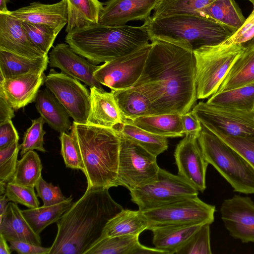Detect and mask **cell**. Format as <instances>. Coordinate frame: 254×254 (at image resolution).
I'll use <instances>...</instances> for the list:
<instances>
[{
	"label": "cell",
	"instance_id": "49",
	"mask_svg": "<svg viewBox=\"0 0 254 254\" xmlns=\"http://www.w3.org/2000/svg\"><path fill=\"white\" fill-rule=\"evenodd\" d=\"M181 118L185 134L198 137L202 129V125L194 114L190 111L182 114Z\"/></svg>",
	"mask_w": 254,
	"mask_h": 254
},
{
	"label": "cell",
	"instance_id": "38",
	"mask_svg": "<svg viewBox=\"0 0 254 254\" xmlns=\"http://www.w3.org/2000/svg\"><path fill=\"white\" fill-rule=\"evenodd\" d=\"M22 23L32 42L41 52L48 55L58 33L46 25L23 21Z\"/></svg>",
	"mask_w": 254,
	"mask_h": 254
},
{
	"label": "cell",
	"instance_id": "20",
	"mask_svg": "<svg viewBox=\"0 0 254 254\" xmlns=\"http://www.w3.org/2000/svg\"><path fill=\"white\" fill-rule=\"evenodd\" d=\"M8 13L21 21L47 25L58 34L68 22L66 0L53 4L32 2Z\"/></svg>",
	"mask_w": 254,
	"mask_h": 254
},
{
	"label": "cell",
	"instance_id": "12",
	"mask_svg": "<svg viewBox=\"0 0 254 254\" xmlns=\"http://www.w3.org/2000/svg\"><path fill=\"white\" fill-rule=\"evenodd\" d=\"M151 46V43H148L128 55L104 63L94 72V77L112 91L132 87L142 73Z\"/></svg>",
	"mask_w": 254,
	"mask_h": 254
},
{
	"label": "cell",
	"instance_id": "37",
	"mask_svg": "<svg viewBox=\"0 0 254 254\" xmlns=\"http://www.w3.org/2000/svg\"><path fill=\"white\" fill-rule=\"evenodd\" d=\"M214 0H160L151 18L178 15L200 16L198 11Z\"/></svg>",
	"mask_w": 254,
	"mask_h": 254
},
{
	"label": "cell",
	"instance_id": "18",
	"mask_svg": "<svg viewBox=\"0 0 254 254\" xmlns=\"http://www.w3.org/2000/svg\"><path fill=\"white\" fill-rule=\"evenodd\" d=\"M0 50L30 59L47 56L30 40L22 21L9 13H0Z\"/></svg>",
	"mask_w": 254,
	"mask_h": 254
},
{
	"label": "cell",
	"instance_id": "19",
	"mask_svg": "<svg viewBox=\"0 0 254 254\" xmlns=\"http://www.w3.org/2000/svg\"><path fill=\"white\" fill-rule=\"evenodd\" d=\"M46 76L44 72L40 71L0 79V93L17 111L35 101Z\"/></svg>",
	"mask_w": 254,
	"mask_h": 254
},
{
	"label": "cell",
	"instance_id": "16",
	"mask_svg": "<svg viewBox=\"0 0 254 254\" xmlns=\"http://www.w3.org/2000/svg\"><path fill=\"white\" fill-rule=\"evenodd\" d=\"M49 66L61 69V72L80 81L90 87L104 89L94 77L99 66L74 52L67 43L54 47L49 54Z\"/></svg>",
	"mask_w": 254,
	"mask_h": 254
},
{
	"label": "cell",
	"instance_id": "40",
	"mask_svg": "<svg viewBox=\"0 0 254 254\" xmlns=\"http://www.w3.org/2000/svg\"><path fill=\"white\" fill-rule=\"evenodd\" d=\"M210 224H203L177 254H211Z\"/></svg>",
	"mask_w": 254,
	"mask_h": 254
},
{
	"label": "cell",
	"instance_id": "24",
	"mask_svg": "<svg viewBox=\"0 0 254 254\" xmlns=\"http://www.w3.org/2000/svg\"><path fill=\"white\" fill-rule=\"evenodd\" d=\"M139 235H127L98 240L84 254H166L162 251L141 245Z\"/></svg>",
	"mask_w": 254,
	"mask_h": 254
},
{
	"label": "cell",
	"instance_id": "3",
	"mask_svg": "<svg viewBox=\"0 0 254 254\" xmlns=\"http://www.w3.org/2000/svg\"><path fill=\"white\" fill-rule=\"evenodd\" d=\"M70 134L80 154L87 189L116 187L120 138L112 128L73 122Z\"/></svg>",
	"mask_w": 254,
	"mask_h": 254
},
{
	"label": "cell",
	"instance_id": "53",
	"mask_svg": "<svg viewBox=\"0 0 254 254\" xmlns=\"http://www.w3.org/2000/svg\"><path fill=\"white\" fill-rule=\"evenodd\" d=\"M7 2L8 0H0V13H8L9 11L6 6Z\"/></svg>",
	"mask_w": 254,
	"mask_h": 254
},
{
	"label": "cell",
	"instance_id": "56",
	"mask_svg": "<svg viewBox=\"0 0 254 254\" xmlns=\"http://www.w3.org/2000/svg\"><path fill=\"white\" fill-rule=\"evenodd\" d=\"M247 0L250 1L253 5L254 8V0Z\"/></svg>",
	"mask_w": 254,
	"mask_h": 254
},
{
	"label": "cell",
	"instance_id": "52",
	"mask_svg": "<svg viewBox=\"0 0 254 254\" xmlns=\"http://www.w3.org/2000/svg\"><path fill=\"white\" fill-rule=\"evenodd\" d=\"M12 252L7 240L0 234V254H10Z\"/></svg>",
	"mask_w": 254,
	"mask_h": 254
},
{
	"label": "cell",
	"instance_id": "31",
	"mask_svg": "<svg viewBox=\"0 0 254 254\" xmlns=\"http://www.w3.org/2000/svg\"><path fill=\"white\" fill-rule=\"evenodd\" d=\"M245 47V50L228 71L217 92L232 90L254 82V46Z\"/></svg>",
	"mask_w": 254,
	"mask_h": 254
},
{
	"label": "cell",
	"instance_id": "43",
	"mask_svg": "<svg viewBox=\"0 0 254 254\" xmlns=\"http://www.w3.org/2000/svg\"><path fill=\"white\" fill-rule=\"evenodd\" d=\"M61 154L66 167L83 171L81 158L75 142L70 134L60 133Z\"/></svg>",
	"mask_w": 254,
	"mask_h": 254
},
{
	"label": "cell",
	"instance_id": "14",
	"mask_svg": "<svg viewBox=\"0 0 254 254\" xmlns=\"http://www.w3.org/2000/svg\"><path fill=\"white\" fill-rule=\"evenodd\" d=\"M197 138L185 135L176 147L174 157L178 175L202 192L206 188V173L209 164L203 156Z\"/></svg>",
	"mask_w": 254,
	"mask_h": 254
},
{
	"label": "cell",
	"instance_id": "22",
	"mask_svg": "<svg viewBox=\"0 0 254 254\" xmlns=\"http://www.w3.org/2000/svg\"><path fill=\"white\" fill-rule=\"evenodd\" d=\"M203 224L172 225L157 227L153 234L155 248L166 254H177L191 239Z\"/></svg>",
	"mask_w": 254,
	"mask_h": 254
},
{
	"label": "cell",
	"instance_id": "54",
	"mask_svg": "<svg viewBox=\"0 0 254 254\" xmlns=\"http://www.w3.org/2000/svg\"><path fill=\"white\" fill-rule=\"evenodd\" d=\"M7 183L0 182V195L4 194Z\"/></svg>",
	"mask_w": 254,
	"mask_h": 254
},
{
	"label": "cell",
	"instance_id": "29",
	"mask_svg": "<svg viewBox=\"0 0 254 254\" xmlns=\"http://www.w3.org/2000/svg\"><path fill=\"white\" fill-rule=\"evenodd\" d=\"M68 22L65 32L83 29L98 24L103 3L99 0H66Z\"/></svg>",
	"mask_w": 254,
	"mask_h": 254
},
{
	"label": "cell",
	"instance_id": "13",
	"mask_svg": "<svg viewBox=\"0 0 254 254\" xmlns=\"http://www.w3.org/2000/svg\"><path fill=\"white\" fill-rule=\"evenodd\" d=\"M44 84L73 122L87 124L91 109L90 94L79 80L51 69L45 77Z\"/></svg>",
	"mask_w": 254,
	"mask_h": 254
},
{
	"label": "cell",
	"instance_id": "27",
	"mask_svg": "<svg viewBox=\"0 0 254 254\" xmlns=\"http://www.w3.org/2000/svg\"><path fill=\"white\" fill-rule=\"evenodd\" d=\"M49 62L48 55L30 59L0 50V79L11 78L32 72H44Z\"/></svg>",
	"mask_w": 254,
	"mask_h": 254
},
{
	"label": "cell",
	"instance_id": "45",
	"mask_svg": "<svg viewBox=\"0 0 254 254\" xmlns=\"http://www.w3.org/2000/svg\"><path fill=\"white\" fill-rule=\"evenodd\" d=\"M35 188L37 196L43 201L44 206H50L62 202L66 199L58 186L47 183L42 177L37 182Z\"/></svg>",
	"mask_w": 254,
	"mask_h": 254
},
{
	"label": "cell",
	"instance_id": "8",
	"mask_svg": "<svg viewBox=\"0 0 254 254\" xmlns=\"http://www.w3.org/2000/svg\"><path fill=\"white\" fill-rule=\"evenodd\" d=\"M198 194V191L180 176L161 168L155 178L130 191L131 200L142 211Z\"/></svg>",
	"mask_w": 254,
	"mask_h": 254
},
{
	"label": "cell",
	"instance_id": "32",
	"mask_svg": "<svg viewBox=\"0 0 254 254\" xmlns=\"http://www.w3.org/2000/svg\"><path fill=\"white\" fill-rule=\"evenodd\" d=\"M198 12L200 16L214 20L235 32L246 19L235 0H214Z\"/></svg>",
	"mask_w": 254,
	"mask_h": 254
},
{
	"label": "cell",
	"instance_id": "51",
	"mask_svg": "<svg viewBox=\"0 0 254 254\" xmlns=\"http://www.w3.org/2000/svg\"><path fill=\"white\" fill-rule=\"evenodd\" d=\"M9 201L5 194L0 195V222L6 211Z\"/></svg>",
	"mask_w": 254,
	"mask_h": 254
},
{
	"label": "cell",
	"instance_id": "42",
	"mask_svg": "<svg viewBox=\"0 0 254 254\" xmlns=\"http://www.w3.org/2000/svg\"><path fill=\"white\" fill-rule=\"evenodd\" d=\"M19 150L18 141L0 149V182L7 183L11 180L16 169Z\"/></svg>",
	"mask_w": 254,
	"mask_h": 254
},
{
	"label": "cell",
	"instance_id": "50",
	"mask_svg": "<svg viewBox=\"0 0 254 254\" xmlns=\"http://www.w3.org/2000/svg\"><path fill=\"white\" fill-rule=\"evenodd\" d=\"M14 112L3 95L0 93V124L11 120L15 116Z\"/></svg>",
	"mask_w": 254,
	"mask_h": 254
},
{
	"label": "cell",
	"instance_id": "46",
	"mask_svg": "<svg viewBox=\"0 0 254 254\" xmlns=\"http://www.w3.org/2000/svg\"><path fill=\"white\" fill-rule=\"evenodd\" d=\"M254 37V8L246 19L243 26L237 31L231 37L225 40L226 44H244Z\"/></svg>",
	"mask_w": 254,
	"mask_h": 254
},
{
	"label": "cell",
	"instance_id": "6",
	"mask_svg": "<svg viewBox=\"0 0 254 254\" xmlns=\"http://www.w3.org/2000/svg\"><path fill=\"white\" fill-rule=\"evenodd\" d=\"M197 140L206 161L235 191L254 194V169L243 157L202 125Z\"/></svg>",
	"mask_w": 254,
	"mask_h": 254
},
{
	"label": "cell",
	"instance_id": "7",
	"mask_svg": "<svg viewBox=\"0 0 254 254\" xmlns=\"http://www.w3.org/2000/svg\"><path fill=\"white\" fill-rule=\"evenodd\" d=\"M242 44L205 46L193 51L195 59L197 99L217 92L228 71L245 50Z\"/></svg>",
	"mask_w": 254,
	"mask_h": 254
},
{
	"label": "cell",
	"instance_id": "28",
	"mask_svg": "<svg viewBox=\"0 0 254 254\" xmlns=\"http://www.w3.org/2000/svg\"><path fill=\"white\" fill-rule=\"evenodd\" d=\"M181 115L165 114L141 116L124 122L133 125L145 130L160 136L176 137L185 133L181 121Z\"/></svg>",
	"mask_w": 254,
	"mask_h": 254
},
{
	"label": "cell",
	"instance_id": "55",
	"mask_svg": "<svg viewBox=\"0 0 254 254\" xmlns=\"http://www.w3.org/2000/svg\"><path fill=\"white\" fill-rule=\"evenodd\" d=\"M245 46H254V37L250 41L243 44Z\"/></svg>",
	"mask_w": 254,
	"mask_h": 254
},
{
	"label": "cell",
	"instance_id": "23",
	"mask_svg": "<svg viewBox=\"0 0 254 254\" xmlns=\"http://www.w3.org/2000/svg\"><path fill=\"white\" fill-rule=\"evenodd\" d=\"M0 234L7 242L18 241L41 246L40 235L36 233L23 216L22 210L13 202H9L0 222Z\"/></svg>",
	"mask_w": 254,
	"mask_h": 254
},
{
	"label": "cell",
	"instance_id": "15",
	"mask_svg": "<svg viewBox=\"0 0 254 254\" xmlns=\"http://www.w3.org/2000/svg\"><path fill=\"white\" fill-rule=\"evenodd\" d=\"M221 219L230 235L243 243H254V202L250 197L235 195L224 200Z\"/></svg>",
	"mask_w": 254,
	"mask_h": 254
},
{
	"label": "cell",
	"instance_id": "36",
	"mask_svg": "<svg viewBox=\"0 0 254 254\" xmlns=\"http://www.w3.org/2000/svg\"><path fill=\"white\" fill-rule=\"evenodd\" d=\"M42 164L37 152H27L17 161L14 174L9 182L34 188L42 177Z\"/></svg>",
	"mask_w": 254,
	"mask_h": 254
},
{
	"label": "cell",
	"instance_id": "4",
	"mask_svg": "<svg viewBox=\"0 0 254 254\" xmlns=\"http://www.w3.org/2000/svg\"><path fill=\"white\" fill-rule=\"evenodd\" d=\"M146 26L111 27L95 24L67 33L65 42L94 64L128 55L149 43Z\"/></svg>",
	"mask_w": 254,
	"mask_h": 254
},
{
	"label": "cell",
	"instance_id": "48",
	"mask_svg": "<svg viewBox=\"0 0 254 254\" xmlns=\"http://www.w3.org/2000/svg\"><path fill=\"white\" fill-rule=\"evenodd\" d=\"M11 251L20 254H49L50 248H45L28 242L18 241L8 242Z\"/></svg>",
	"mask_w": 254,
	"mask_h": 254
},
{
	"label": "cell",
	"instance_id": "44",
	"mask_svg": "<svg viewBox=\"0 0 254 254\" xmlns=\"http://www.w3.org/2000/svg\"><path fill=\"white\" fill-rule=\"evenodd\" d=\"M214 134L238 152L254 169V138Z\"/></svg>",
	"mask_w": 254,
	"mask_h": 254
},
{
	"label": "cell",
	"instance_id": "33",
	"mask_svg": "<svg viewBox=\"0 0 254 254\" xmlns=\"http://www.w3.org/2000/svg\"><path fill=\"white\" fill-rule=\"evenodd\" d=\"M72 199L70 195L62 202L22 210V213L33 231L40 235L47 226L59 221L73 203Z\"/></svg>",
	"mask_w": 254,
	"mask_h": 254
},
{
	"label": "cell",
	"instance_id": "10",
	"mask_svg": "<svg viewBox=\"0 0 254 254\" xmlns=\"http://www.w3.org/2000/svg\"><path fill=\"white\" fill-rule=\"evenodd\" d=\"M119 136L120 146L116 187L123 186L130 191L155 178L160 168L156 156L133 141Z\"/></svg>",
	"mask_w": 254,
	"mask_h": 254
},
{
	"label": "cell",
	"instance_id": "34",
	"mask_svg": "<svg viewBox=\"0 0 254 254\" xmlns=\"http://www.w3.org/2000/svg\"><path fill=\"white\" fill-rule=\"evenodd\" d=\"M114 130L119 135L133 141L156 157L168 147V138L153 134L133 125L124 122Z\"/></svg>",
	"mask_w": 254,
	"mask_h": 254
},
{
	"label": "cell",
	"instance_id": "5",
	"mask_svg": "<svg viewBox=\"0 0 254 254\" xmlns=\"http://www.w3.org/2000/svg\"><path fill=\"white\" fill-rule=\"evenodd\" d=\"M150 40L160 39L193 51L205 46L219 44L235 32L214 20L202 16L178 15L144 21Z\"/></svg>",
	"mask_w": 254,
	"mask_h": 254
},
{
	"label": "cell",
	"instance_id": "30",
	"mask_svg": "<svg viewBox=\"0 0 254 254\" xmlns=\"http://www.w3.org/2000/svg\"><path fill=\"white\" fill-rule=\"evenodd\" d=\"M112 91L124 121L154 115L149 99L134 87Z\"/></svg>",
	"mask_w": 254,
	"mask_h": 254
},
{
	"label": "cell",
	"instance_id": "21",
	"mask_svg": "<svg viewBox=\"0 0 254 254\" xmlns=\"http://www.w3.org/2000/svg\"><path fill=\"white\" fill-rule=\"evenodd\" d=\"M90 90L91 109L87 124L114 129L124 122L112 91L95 87Z\"/></svg>",
	"mask_w": 254,
	"mask_h": 254
},
{
	"label": "cell",
	"instance_id": "9",
	"mask_svg": "<svg viewBox=\"0 0 254 254\" xmlns=\"http://www.w3.org/2000/svg\"><path fill=\"white\" fill-rule=\"evenodd\" d=\"M191 112L213 133L254 138V111L199 102Z\"/></svg>",
	"mask_w": 254,
	"mask_h": 254
},
{
	"label": "cell",
	"instance_id": "26",
	"mask_svg": "<svg viewBox=\"0 0 254 254\" xmlns=\"http://www.w3.org/2000/svg\"><path fill=\"white\" fill-rule=\"evenodd\" d=\"M148 227V220L143 211L123 209L109 220L99 240L122 235H139Z\"/></svg>",
	"mask_w": 254,
	"mask_h": 254
},
{
	"label": "cell",
	"instance_id": "25",
	"mask_svg": "<svg viewBox=\"0 0 254 254\" xmlns=\"http://www.w3.org/2000/svg\"><path fill=\"white\" fill-rule=\"evenodd\" d=\"M35 101L38 112L51 127L60 133L70 129V116L47 88L39 90Z\"/></svg>",
	"mask_w": 254,
	"mask_h": 254
},
{
	"label": "cell",
	"instance_id": "47",
	"mask_svg": "<svg viewBox=\"0 0 254 254\" xmlns=\"http://www.w3.org/2000/svg\"><path fill=\"white\" fill-rule=\"evenodd\" d=\"M18 140V132L11 120L0 124V149L5 148Z\"/></svg>",
	"mask_w": 254,
	"mask_h": 254
},
{
	"label": "cell",
	"instance_id": "17",
	"mask_svg": "<svg viewBox=\"0 0 254 254\" xmlns=\"http://www.w3.org/2000/svg\"><path fill=\"white\" fill-rule=\"evenodd\" d=\"M160 0H109L104 3L98 24L111 27L126 25L130 21H145L150 18Z\"/></svg>",
	"mask_w": 254,
	"mask_h": 254
},
{
	"label": "cell",
	"instance_id": "41",
	"mask_svg": "<svg viewBox=\"0 0 254 254\" xmlns=\"http://www.w3.org/2000/svg\"><path fill=\"white\" fill-rule=\"evenodd\" d=\"M5 194L9 201L22 204L28 208L38 207L40 205L33 187L8 182Z\"/></svg>",
	"mask_w": 254,
	"mask_h": 254
},
{
	"label": "cell",
	"instance_id": "11",
	"mask_svg": "<svg viewBox=\"0 0 254 254\" xmlns=\"http://www.w3.org/2000/svg\"><path fill=\"white\" fill-rule=\"evenodd\" d=\"M215 211V206L203 202L197 195L143 212L148 220L150 230L166 225L211 224L214 222Z\"/></svg>",
	"mask_w": 254,
	"mask_h": 254
},
{
	"label": "cell",
	"instance_id": "1",
	"mask_svg": "<svg viewBox=\"0 0 254 254\" xmlns=\"http://www.w3.org/2000/svg\"><path fill=\"white\" fill-rule=\"evenodd\" d=\"M142 73L132 86L150 101L154 115L183 114L197 99L193 51L153 39Z\"/></svg>",
	"mask_w": 254,
	"mask_h": 254
},
{
	"label": "cell",
	"instance_id": "39",
	"mask_svg": "<svg viewBox=\"0 0 254 254\" xmlns=\"http://www.w3.org/2000/svg\"><path fill=\"white\" fill-rule=\"evenodd\" d=\"M45 123L43 118L41 116L32 120L31 126L25 131L22 142L19 145L21 156L30 150H37L43 152H46L44 147V136L46 133L43 129Z\"/></svg>",
	"mask_w": 254,
	"mask_h": 254
},
{
	"label": "cell",
	"instance_id": "2",
	"mask_svg": "<svg viewBox=\"0 0 254 254\" xmlns=\"http://www.w3.org/2000/svg\"><path fill=\"white\" fill-rule=\"evenodd\" d=\"M108 189H86L57 222L49 254H84L101 237L110 219L123 209Z\"/></svg>",
	"mask_w": 254,
	"mask_h": 254
},
{
	"label": "cell",
	"instance_id": "35",
	"mask_svg": "<svg viewBox=\"0 0 254 254\" xmlns=\"http://www.w3.org/2000/svg\"><path fill=\"white\" fill-rule=\"evenodd\" d=\"M206 102L254 111V82L232 90L216 92Z\"/></svg>",
	"mask_w": 254,
	"mask_h": 254
}]
</instances>
